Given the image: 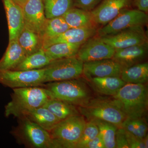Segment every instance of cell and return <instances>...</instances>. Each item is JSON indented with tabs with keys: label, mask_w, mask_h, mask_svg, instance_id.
<instances>
[{
	"label": "cell",
	"mask_w": 148,
	"mask_h": 148,
	"mask_svg": "<svg viewBox=\"0 0 148 148\" xmlns=\"http://www.w3.org/2000/svg\"><path fill=\"white\" fill-rule=\"evenodd\" d=\"M91 121V120H90ZM98 126L106 148H115L116 132L118 127L109 122L99 119L93 120Z\"/></svg>",
	"instance_id": "f1b7e54d"
},
{
	"label": "cell",
	"mask_w": 148,
	"mask_h": 148,
	"mask_svg": "<svg viewBox=\"0 0 148 148\" xmlns=\"http://www.w3.org/2000/svg\"><path fill=\"white\" fill-rule=\"evenodd\" d=\"M21 116L24 117L49 132L60 121L51 112L43 106L32 109Z\"/></svg>",
	"instance_id": "ffe728a7"
},
{
	"label": "cell",
	"mask_w": 148,
	"mask_h": 148,
	"mask_svg": "<svg viewBox=\"0 0 148 148\" xmlns=\"http://www.w3.org/2000/svg\"><path fill=\"white\" fill-rule=\"evenodd\" d=\"M134 4L138 10L147 14L148 0H134Z\"/></svg>",
	"instance_id": "d590c367"
},
{
	"label": "cell",
	"mask_w": 148,
	"mask_h": 148,
	"mask_svg": "<svg viewBox=\"0 0 148 148\" xmlns=\"http://www.w3.org/2000/svg\"><path fill=\"white\" fill-rule=\"evenodd\" d=\"M148 42L120 49H115L112 59L125 68L142 63L147 58Z\"/></svg>",
	"instance_id": "e0dca14e"
},
{
	"label": "cell",
	"mask_w": 148,
	"mask_h": 148,
	"mask_svg": "<svg viewBox=\"0 0 148 148\" xmlns=\"http://www.w3.org/2000/svg\"><path fill=\"white\" fill-rule=\"evenodd\" d=\"M79 113L88 121L95 119L109 122L117 127L126 118L117 101L115 99L92 98L83 105L77 106Z\"/></svg>",
	"instance_id": "3957f363"
},
{
	"label": "cell",
	"mask_w": 148,
	"mask_h": 148,
	"mask_svg": "<svg viewBox=\"0 0 148 148\" xmlns=\"http://www.w3.org/2000/svg\"><path fill=\"white\" fill-rule=\"evenodd\" d=\"M96 28H70L61 34L42 42V48L58 43L82 45L97 34Z\"/></svg>",
	"instance_id": "9a60e30c"
},
{
	"label": "cell",
	"mask_w": 148,
	"mask_h": 148,
	"mask_svg": "<svg viewBox=\"0 0 148 148\" xmlns=\"http://www.w3.org/2000/svg\"><path fill=\"white\" fill-rule=\"evenodd\" d=\"M26 57L17 40L9 41L5 53L0 59V71L14 70Z\"/></svg>",
	"instance_id": "d6986e66"
},
{
	"label": "cell",
	"mask_w": 148,
	"mask_h": 148,
	"mask_svg": "<svg viewBox=\"0 0 148 148\" xmlns=\"http://www.w3.org/2000/svg\"><path fill=\"white\" fill-rule=\"evenodd\" d=\"M120 78L126 83H146L148 79L147 62H142L123 68Z\"/></svg>",
	"instance_id": "7402d4cb"
},
{
	"label": "cell",
	"mask_w": 148,
	"mask_h": 148,
	"mask_svg": "<svg viewBox=\"0 0 148 148\" xmlns=\"http://www.w3.org/2000/svg\"><path fill=\"white\" fill-rule=\"evenodd\" d=\"M123 68L112 58L85 62L83 74L88 79L92 77H120Z\"/></svg>",
	"instance_id": "5bb4252c"
},
{
	"label": "cell",
	"mask_w": 148,
	"mask_h": 148,
	"mask_svg": "<svg viewBox=\"0 0 148 148\" xmlns=\"http://www.w3.org/2000/svg\"><path fill=\"white\" fill-rule=\"evenodd\" d=\"M115 49L99 37H91L81 45L76 56L83 63L112 58Z\"/></svg>",
	"instance_id": "8fae6325"
},
{
	"label": "cell",
	"mask_w": 148,
	"mask_h": 148,
	"mask_svg": "<svg viewBox=\"0 0 148 148\" xmlns=\"http://www.w3.org/2000/svg\"><path fill=\"white\" fill-rule=\"evenodd\" d=\"M143 142L145 145L146 148H148V136L147 134L145 137L143 139Z\"/></svg>",
	"instance_id": "74e56055"
},
{
	"label": "cell",
	"mask_w": 148,
	"mask_h": 148,
	"mask_svg": "<svg viewBox=\"0 0 148 148\" xmlns=\"http://www.w3.org/2000/svg\"><path fill=\"white\" fill-rule=\"evenodd\" d=\"M99 130L95 123L92 121H88L86 123L83 131L77 143L75 148H83L84 147L90 140H93L99 134Z\"/></svg>",
	"instance_id": "4dcf8cb0"
},
{
	"label": "cell",
	"mask_w": 148,
	"mask_h": 148,
	"mask_svg": "<svg viewBox=\"0 0 148 148\" xmlns=\"http://www.w3.org/2000/svg\"><path fill=\"white\" fill-rule=\"evenodd\" d=\"M45 69L0 71V84L12 89L20 88L42 86Z\"/></svg>",
	"instance_id": "9c48e42d"
},
{
	"label": "cell",
	"mask_w": 148,
	"mask_h": 148,
	"mask_svg": "<svg viewBox=\"0 0 148 148\" xmlns=\"http://www.w3.org/2000/svg\"><path fill=\"white\" fill-rule=\"evenodd\" d=\"M22 9L24 27L40 36L47 20L42 0H28Z\"/></svg>",
	"instance_id": "4fadbf2b"
},
{
	"label": "cell",
	"mask_w": 148,
	"mask_h": 148,
	"mask_svg": "<svg viewBox=\"0 0 148 148\" xmlns=\"http://www.w3.org/2000/svg\"><path fill=\"white\" fill-rule=\"evenodd\" d=\"M83 64L76 56L53 60L44 68V84L78 78L83 74Z\"/></svg>",
	"instance_id": "52a82bcc"
},
{
	"label": "cell",
	"mask_w": 148,
	"mask_h": 148,
	"mask_svg": "<svg viewBox=\"0 0 148 148\" xmlns=\"http://www.w3.org/2000/svg\"><path fill=\"white\" fill-rule=\"evenodd\" d=\"M17 40L27 56L42 48V40L40 35L25 27Z\"/></svg>",
	"instance_id": "cb8c5ba5"
},
{
	"label": "cell",
	"mask_w": 148,
	"mask_h": 148,
	"mask_svg": "<svg viewBox=\"0 0 148 148\" xmlns=\"http://www.w3.org/2000/svg\"><path fill=\"white\" fill-rule=\"evenodd\" d=\"M59 120L80 114L77 106L55 98H51L44 105Z\"/></svg>",
	"instance_id": "603a6c76"
},
{
	"label": "cell",
	"mask_w": 148,
	"mask_h": 148,
	"mask_svg": "<svg viewBox=\"0 0 148 148\" xmlns=\"http://www.w3.org/2000/svg\"><path fill=\"white\" fill-rule=\"evenodd\" d=\"M132 0H103L90 11L97 25L104 26L131 5Z\"/></svg>",
	"instance_id": "7c38bea8"
},
{
	"label": "cell",
	"mask_w": 148,
	"mask_h": 148,
	"mask_svg": "<svg viewBox=\"0 0 148 148\" xmlns=\"http://www.w3.org/2000/svg\"><path fill=\"white\" fill-rule=\"evenodd\" d=\"M101 0H74L75 7L91 11L95 8Z\"/></svg>",
	"instance_id": "d6a6232c"
},
{
	"label": "cell",
	"mask_w": 148,
	"mask_h": 148,
	"mask_svg": "<svg viewBox=\"0 0 148 148\" xmlns=\"http://www.w3.org/2000/svg\"><path fill=\"white\" fill-rule=\"evenodd\" d=\"M13 1L22 8V7L27 2L28 0H13Z\"/></svg>",
	"instance_id": "8d00e7d4"
},
{
	"label": "cell",
	"mask_w": 148,
	"mask_h": 148,
	"mask_svg": "<svg viewBox=\"0 0 148 148\" xmlns=\"http://www.w3.org/2000/svg\"><path fill=\"white\" fill-rule=\"evenodd\" d=\"M116 148H129L126 137V131L123 127H118L116 132Z\"/></svg>",
	"instance_id": "1f68e13d"
},
{
	"label": "cell",
	"mask_w": 148,
	"mask_h": 148,
	"mask_svg": "<svg viewBox=\"0 0 148 148\" xmlns=\"http://www.w3.org/2000/svg\"><path fill=\"white\" fill-rule=\"evenodd\" d=\"M81 45L67 43H58L44 49L48 56L53 60L76 56Z\"/></svg>",
	"instance_id": "484cf974"
},
{
	"label": "cell",
	"mask_w": 148,
	"mask_h": 148,
	"mask_svg": "<svg viewBox=\"0 0 148 148\" xmlns=\"http://www.w3.org/2000/svg\"><path fill=\"white\" fill-rule=\"evenodd\" d=\"M5 10L9 41L17 40L24 28L22 9L13 0H1Z\"/></svg>",
	"instance_id": "2e32d148"
},
{
	"label": "cell",
	"mask_w": 148,
	"mask_h": 148,
	"mask_svg": "<svg viewBox=\"0 0 148 148\" xmlns=\"http://www.w3.org/2000/svg\"><path fill=\"white\" fill-rule=\"evenodd\" d=\"M18 119L11 134L18 143L28 148H57L49 132L24 117Z\"/></svg>",
	"instance_id": "5b68a950"
},
{
	"label": "cell",
	"mask_w": 148,
	"mask_h": 148,
	"mask_svg": "<svg viewBox=\"0 0 148 148\" xmlns=\"http://www.w3.org/2000/svg\"><path fill=\"white\" fill-rule=\"evenodd\" d=\"M144 26H137L125 29L114 34L100 37L115 49H120L147 42Z\"/></svg>",
	"instance_id": "30bf717a"
},
{
	"label": "cell",
	"mask_w": 148,
	"mask_h": 148,
	"mask_svg": "<svg viewBox=\"0 0 148 148\" xmlns=\"http://www.w3.org/2000/svg\"><path fill=\"white\" fill-rule=\"evenodd\" d=\"M70 28H96L90 11L78 8H72L62 15Z\"/></svg>",
	"instance_id": "ac0fdd59"
},
{
	"label": "cell",
	"mask_w": 148,
	"mask_h": 148,
	"mask_svg": "<svg viewBox=\"0 0 148 148\" xmlns=\"http://www.w3.org/2000/svg\"><path fill=\"white\" fill-rule=\"evenodd\" d=\"M86 123L81 114L59 122L49 132L57 148H75Z\"/></svg>",
	"instance_id": "8992f818"
},
{
	"label": "cell",
	"mask_w": 148,
	"mask_h": 148,
	"mask_svg": "<svg viewBox=\"0 0 148 148\" xmlns=\"http://www.w3.org/2000/svg\"><path fill=\"white\" fill-rule=\"evenodd\" d=\"M126 135L129 148H146L143 139L126 131Z\"/></svg>",
	"instance_id": "836d02e7"
},
{
	"label": "cell",
	"mask_w": 148,
	"mask_h": 148,
	"mask_svg": "<svg viewBox=\"0 0 148 148\" xmlns=\"http://www.w3.org/2000/svg\"><path fill=\"white\" fill-rule=\"evenodd\" d=\"M47 19L61 16L74 6V0H42Z\"/></svg>",
	"instance_id": "4316f807"
},
{
	"label": "cell",
	"mask_w": 148,
	"mask_h": 148,
	"mask_svg": "<svg viewBox=\"0 0 148 148\" xmlns=\"http://www.w3.org/2000/svg\"><path fill=\"white\" fill-rule=\"evenodd\" d=\"M121 127L126 132L143 139L147 135V124L144 117L132 119L126 117Z\"/></svg>",
	"instance_id": "f546056e"
},
{
	"label": "cell",
	"mask_w": 148,
	"mask_h": 148,
	"mask_svg": "<svg viewBox=\"0 0 148 148\" xmlns=\"http://www.w3.org/2000/svg\"><path fill=\"white\" fill-rule=\"evenodd\" d=\"M148 20L147 14L138 9H125L112 21L98 29L96 34L99 37L114 34L135 26H144Z\"/></svg>",
	"instance_id": "ba28073f"
},
{
	"label": "cell",
	"mask_w": 148,
	"mask_h": 148,
	"mask_svg": "<svg viewBox=\"0 0 148 148\" xmlns=\"http://www.w3.org/2000/svg\"><path fill=\"white\" fill-rule=\"evenodd\" d=\"M52 59L46 53L43 49L41 48L25 59L13 70L29 71L43 69L50 64Z\"/></svg>",
	"instance_id": "d4e9b609"
},
{
	"label": "cell",
	"mask_w": 148,
	"mask_h": 148,
	"mask_svg": "<svg viewBox=\"0 0 148 148\" xmlns=\"http://www.w3.org/2000/svg\"><path fill=\"white\" fill-rule=\"evenodd\" d=\"M83 148H106L103 139L100 133L93 140H90Z\"/></svg>",
	"instance_id": "e575fe53"
},
{
	"label": "cell",
	"mask_w": 148,
	"mask_h": 148,
	"mask_svg": "<svg viewBox=\"0 0 148 148\" xmlns=\"http://www.w3.org/2000/svg\"><path fill=\"white\" fill-rule=\"evenodd\" d=\"M70 29L62 16L47 19L46 23L40 37L44 41L52 38L61 34Z\"/></svg>",
	"instance_id": "83f0119b"
},
{
	"label": "cell",
	"mask_w": 148,
	"mask_h": 148,
	"mask_svg": "<svg viewBox=\"0 0 148 148\" xmlns=\"http://www.w3.org/2000/svg\"><path fill=\"white\" fill-rule=\"evenodd\" d=\"M126 117H144L148 106V91L145 85L126 83L114 95Z\"/></svg>",
	"instance_id": "7a4b0ae2"
},
{
	"label": "cell",
	"mask_w": 148,
	"mask_h": 148,
	"mask_svg": "<svg viewBox=\"0 0 148 148\" xmlns=\"http://www.w3.org/2000/svg\"><path fill=\"white\" fill-rule=\"evenodd\" d=\"M11 100L5 107L6 117L13 116L17 118L32 109L42 107L52 98L43 86H32L13 89Z\"/></svg>",
	"instance_id": "6da1fadb"
},
{
	"label": "cell",
	"mask_w": 148,
	"mask_h": 148,
	"mask_svg": "<svg viewBox=\"0 0 148 148\" xmlns=\"http://www.w3.org/2000/svg\"><path fill=\"white\" fill-rule=\"evenodd\" d=\"M42 86L48 90L52 98L76 106L83 105L92 98L87 84L79 78L48 82Z\"/></svg>",
	"instance_id": "277c9868"
},
{
	"label": "cell",
	"mask_w": 148,
	"mask_h": 148,
	"mask_svg": "<svg viewBox=\"0 0 148 148\" xmlns=\"http://www.w3.org/2000/svg\"><path fill=\"white\" fill-rule=\"evenodd\" d=\"M88 79L92 87L97 92L112 96L116 95L126 84L120 77H92Z\"/></svg>",
	"instance_id": "44dd1931"
}]
</instances>
